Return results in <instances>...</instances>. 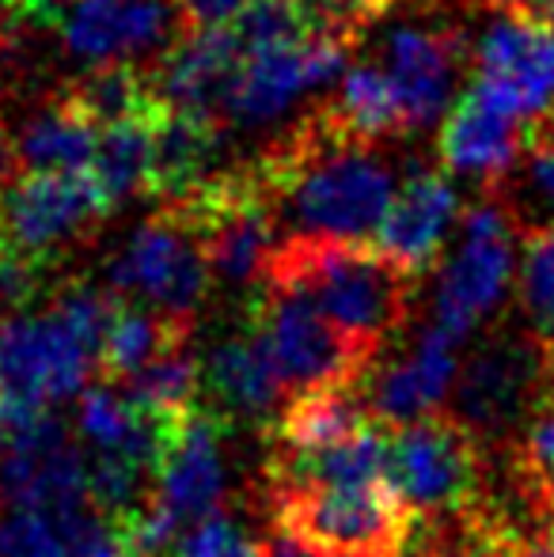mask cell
<instances>
[{"instance_id":"obj_1","label":"cell","mask_w":554,"mask_h":557,"mask_svg":"<svg viewBox=\"0 0 554 557\" xmlns=\"http://www.w3.org/2000/svg\"><path fill=\"white\" fill-rule=\"evenodd\" d=\"M281 239L372 243L395 201V171L377 145L349 140L308 114L255 163Z\"/></svg>"},{"instance_id":"obj_2","label":"cell","mask_w":554,"mask_h":557,"mask_svg":"<svg viewBox=\"0 0 554 557\" xmlns=\"http://www.w3.org/2000/svg\"><path fill=\"white\" fill-rule=\"evenodd\" d=\"M267 277L300 285L342 334L377 360L407 326L418 281L377 243L349 239H281Z\"/></svg>"},{"instance_id":"obj_3","label":"cell","mask_w":554,"mask_h":557,"mask_svg":"<svg viewBox=\"0 0 554 557\" xmlns=\"http://www.w3.org/2000/svg\"><path fill=\"white\" fill-rule=\"evenodd\" d=\"M274 528L323 557H403L415 512L392 482L267 490Z\"/></svg>"},{"instance_id":"obj_4","label":"cell","mask_w":554,"mask_h":557,"mask_svg":"<svg viewBox=\"0 0 554 557\" xmlns=\"http://www.w3.org/2000/svg\"><path fill=\"white\" fill-rule=\"evenodd\" d=\"M8 12L53 30L88 69L160 61L183 35L175 0H12Z\"/></svg>"},{"instance_id":"obj_5","label":"cell","mask_w":554,"mask_h":557,"mask_svg":"<svg viewBox=\"0 0 554 557\" xmlns=\"http://www.w3.org/2000/svg\"><path fill=\"white\" fill-rule=\"evenodd\" d=\"M251 326L274 357L288 398L319 387H349L369 375L377 357L327 319V311L293 281L267 277L251 308Z\"/></svg>"},{"instance_id":"obj_6","label":"cell","mask_w":554,"mask_h":557,"mask_svg":"<svg viewBox=\"0 0 554 557\" xmlns=\"http://www.w3.org/2000/svg\"><path fill=\"white\" fill-rule=\"evenodd\" d=\"M111 213L91 171H15L0 201V255L46 270L88 243Z\"/></svg>"},{"instance_id":"obj_7","label":"cell","mask_w":554,"mask_h":557,"mask_svg":"<svg viewBox=\"0 0 554 557\" xmlns=\"http://www.w3.org/2000/svg\"><path fill=\"white\" fill-rule=\"evenodd\" d=\"M387 482L415 516H464L482 505V447L452 413H429L392 429Z\"/></svg>"},{"instance_id":"obj_8","label":"cell","mask_w":554,"mask_h":557,"mask_svg":"<svg viewBox=\"0 0 554 557\" xmlns=\"http://www.w3.org/2000/svg\"><path fill=\"white\" fill-rule=\"evenodd\" d=\"M354 42L331 30L244 46L221 96V125H270L296 99L334 84L346 73Z\"/></svg>"},{"instance_id":"obj_9","label":"cell","mask_w":554,"mask_h":557,"mask_svg":"<svg viewBox=\"0 0 554 557\" xmlns=\"http://www.w3.org/2000/svg\"><path fill=\"white\" fill-rule=\"evenodd\" d=\"M213 270L198 224L178 206H160L126 239L111 262V288L122 300L145 304L163 315L190 319L206 304Z\"/></svg>"},{"instance_id":"obj_10","label":"cell","mask_w":554,"mask_h":557,"mask_svg":"<svg viewBox=\"0 0 554 557\" xmlns=\"http://www.w3.org/2000/svg\"><path fill=\"white\" fill-rule=\"evenodd\" d=\"M513 227L517 213L502 194L482 198L464 216L456 250L441 265L433 296V323L459 345L471 337L475 326L502 308L513 281Z\"/></svg>"},{"instance_id":"obj_11","label":"cell","mask_w":554,"mask_h":557,"mask_svg":"<svg viewBox=\"0 0 554 557\" xmlns=\"http://www.w3.org/2000/svg\"><path fill=\"white\" fill-rule=\"evenodd\" d=\"M99 375V349L58 308L0 323V403L58 410Z\"/></svg>"},{"instance_id":"obj_12","label":"cell","mask_w":554,"mask_h":557,"mask_svg":"<svg viewBox=\"0 0 554 557\" xmlns=\"http://www.w3.org/2000/svg\"><path fill=\"white\" fill-rule=\"evenodd\" d=\"M554 375V352L532 334L525 337H490L471 352L456 375V410L452 418L464 421L475 441H494L525 425V413L535 410L543 398V383Z\"/></svg>"},{"instance_id":"obj_13","label":"cell","mask_w":554,"mask_h":557,"mask_svg":"<svg viewBox=\"0 0 554 557\" xmlns=\"http://www.w3.org/2000/svg\"><path fill=\"white\" fill-rule=\"evenodd\" d=\"M475 84L494 91L532 125L554 114V23L502 12L479 38Z\"/></svg>"},{"instance_id":"obj_14","label":"cell","mask_w":554,"mask_h":557,"mask_svg":"<svg viewBox=\"0 0 554 557\" xmlns=\"http://www.w3.org/2000/svg\"><path fill=\"white\" fill-rule=\"evenodd\" d=\"M224 482H229V470L221 451V418L209 410H194L171 433L156 462L148 505L175 535H183L224 505Z\"/></svg>"},{"instance_id":"obj_15","label":"cell","mask_w":554,"mask_h":557,"mask_svg":"<svg viewBox=\"0 0 554 557\" xmlns=\"http://www.w3.org/2000/svg\"><path fill=\"white\" fill-rule=\"evenodd\" d=\"M535 125L520 117L509 103L487 91L482 84H467L452 111L441 122V152L444 171L452 175H471L482 183H502L517 160L525 156Z\"/></svg>"},{"instance_id":"obj_16","label":"cell","mask_w":554,"mask_h":557,"mask_svg":"<svg viewBox=\"0 0 554 557\" xmlns=\"http://www.w3.org/2000/svg\"><path fill=\"white\" fill-rule=\"evenodd\" d=\"M464 61L467 42L452 27H399L384 38L380 69L395 88L407 133H421L448 114Z\"/></svg>"},{"instance_id":"obj_17","label":"cell","mask_w":554,"mask_h":557,"mask_svg":"<svg viewBox=\"0 0 554 557\" xmlns=\"http://www.w3.org/2000/svg\"><path fill=\"white\" fill-rule=\"evenodd\" d=\"M459 342L436 323H429L403 357L377 360L361 380L365 403L380 425H410L418 418L436 413V406L456 387Z\"/></svg>"},{"instance_id":"obj_18","label":"cell","mask_w":554,"mask_h":557,"mask_svg":"<svg viewBox=\"0 0 554 557\" xmlns=\"http://www.w3.org/2000/svg\"><path fill=\"white\" fill-rule=\"evenodd\" d=\"M0 557H130L119 520L91 500L65 508H0Z\"/></svg>"},{"instance_id":"obj_19","label":"cell","mask_w":554,"mask_h":557,"mask_svg":"<svg viewBox=\"0 0 554 557\" xmlns=\"http://www.w3.org/2000/svg\"><path fill=\"white\" fill-rule=\"evenodd\" d=\"M206 391L217 406V418L255 421L270 429L285 410L288 387L281 380L262 334L251 323L239 334L224 337L206 360Z\"/></svg>"},{"instance_id":"obj_20","label":"cell","mask_w":554,"mask_h":557,"mask_svg":"<svg viewBox=\"0 0 554 557\" xmlns=\"http://www.w3.org/2000/svg\"><path fill=\"white\" fill-rule=\"evenodd\" d=\"M239 53H244V46H239L236 27L183 30L152 69V84L163 107L221 122V96Z\"/></svg>"},{"instance_id":"obj_21","label":"cell","mask_w":554,"mask_h":557,"mask_svg":"<svg viewBox=\"0 0 554 557\" xmlns=\"http://www.w3.org/2000/svg\"><path fill=\"white\" fill-rule=\"evenodd\" d=\"M456 209L459 194L452 178L441 168H421L395 190L392 209L377 232V247L421 277L441 258Z\"/></svg>"},{"instance_id":"obj_22","label":"cell","mask_w":554,"mask_h":557,"mask_svg":"<svg viewBox=\"0 0 554 557\" xmlns=\"http://www.w3.org/2000/svg\"><path fill=\"white\" fill-rule=\"evenodd\" d=\"M372 410L365 403L361 383L349 387H319L293 395L285 403V410L274 418V425L267 429L270 451H323L349 436H357L365 425H372Z\"/></svg>"},{"instance_id":"obj_23","label":"cell","mask_w":554,"mask_h":557,"mask_svg":"<svg viewBox=\"0 0 554 557\" xmlns=\"http://www.w3.org/2000/svg\"><path fill=\"white\" fill-rule=\"evenodd\" d=\"M96 148L99 122H91L65 91L30 114L12 140L15 171H91Z\"/></svg>"},{"instance_id":"obj_24","label":"cell","mask_w":554,"mask_h":557,"mask_svg":"<svg viewBox=\"0 0 554 557\" xmlns=\"http://www.w3.org/2000/svg\"><path fill=\"white\" fill-rule=\"evenodd\" d=\"M163 114H168V107H156V111L99 125V148L96 160H91V175H96L99 190L107 194L111 209L152 190L156 133H160Z\"/></svg>"},{"instance_id":"obj_25","label":"cell","mask_w":554,"mask_h":557,"mask_svg":"<svg viewBox=\"0 0 554 557\" xmlns=\"http://www.w3.org/2000/svg\"><path fill=\"white\" fill-rule=\"evenodd\" d=\"M319 114L334 133H342L349 140H365V145H380L384 137H403L407 133L399 99H395V88L384 69H380V61L349 65L338 76L334 96L319 107Z\"/></svg>"},{"instance_id":"obj_26","label":"cell","mask_w":554,"mask_h":557,"mask_svg":"<svg viewBox=\"0 0 554 557\" xmlns=\"http://www.w3.org/2000/svg\"><path fill=\"white\" fill-rule=\"evenodd\" d=\"M183 342H190V319H175L156 308H145V304L122 300L111 334L103 342V352H99V380H134L140 368H148L156 357H163V352Z\"/></svg>"},{"instance_id":"obj_27","label":"cell","mask_w":554,"mask_h":557,"mask_svg":"<svg viewBox=\"0 0 554 557\" xmlns=\"http://www.w3.org/2000/svg\"><path fill=\"white\" fill-rule=\"evenodd\" d=\"M145 406L148 413L163 421H186L194 410H201L206 395V364L194 357L190 342L175 345L163 357H156L148 368H140L134 380L119 383Z\"/></svg>"},{"instance_id":"obj_28","label":"cell","mask_w":554,"mask_h":557,"mask_svg":"<svg viewBox=\"0 0 554 557\" xmlns=\"http://www.w3.org/2000/svg\"><path fill=\"white\" fill-rule=\"evenodd\" d=\"M517 304L528 334L554 352V224H528L520 232Z\"/></svg>"},{"instance_id":"obj_29","label":"cell","mask_w":554,"mask_h":557,"mask_svg":"<svg viewBox=\"0 0 554 557\" xmlns=\"http://www.w3.org/2000/svg\"><path fill=\"white\" fill-rule=\"evenodd\" d=\"M168 557H270V546L259 543L236 516L217 508L213 516L183 531Z\"/></svg>"},{"instance_id":"obj_30","label":"cell","mask_w":554,"mask_h":557,"mask_svg":"<svg viewBox=\"0 0 554 557\" xmlns=\"http://www.w3.org/2000/svg\"><path fill=\"white\" fill-rule=\"evenodd\" d=\"M175 4L183 15V30H209L239 23L259 0H175Z\"/></svg>"},{"instance_id":"obj_31","label":"cell","mask_w":554,"mask_h":557,"mask_svg":"<svg viewBox=\"0 0 554 557\" xmlns=\"http://www.w3.org/2000/svg\"><path fill=\"white\" fill-rule=\"evenodd\" d=\"M487 8L497 12H525V15H540V20L554 23V0H482Z\"/></svg>"},{"instance_id":"obj_32","label":"cell","mask_w":554,"mask_h":557,"mask_svg":"<svg viewBox=\"0 0 554 557\" xmlns=\"http://www.w3.org/2000/svg\"><path fill=\"white\" fill-rule=\"evenodd\" d=\"M12 175H15L12 140H8V133L0 129V201H4V190H8V183H12Z\"/></svg>"},{"instance_id":"obj_33","label":"cell","mask_w":554,"mask_h":557,"mask_svg":"<svg viewBox=\"0 0 554 557\" xmlns=\"http://www.w3.org/2000/svg\"><path fill=\"white\" fill-rule=\"evenodd\" d=\"M270 557H323V554L308 550V546H300V543H293V539L281 535V543H270Z\"/></svg>"},{"instance_id":"obj_34","label":"cell","mask_w":554,"mask_h":557,"mask_svg":"<svg viewBox=\"0 0 554 557\" xmlns=\"http://www.w3.org/2000/svg\"><path fill=\"white\" fill-rule=\"evenodd\" d=\"M8 4H12V0H0V8H8Z\"/></svg>"}]
</instances>
